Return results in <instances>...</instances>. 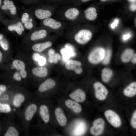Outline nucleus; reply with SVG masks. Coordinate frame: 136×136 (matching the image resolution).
I'll use <instances>...</instances> for the list:
<instances>
[{"instance_id":"nucleus-1","label":"nucleus","mask_w":136,"mask_h":136,"mask_svg":"<svg viewBox=\"0 0 136 136\" xmlns=\"http://www.w3.org/2000/svg\"><path fill=\"white\" fill-rule=\"evenodd\" d=\"M37 109V106L31 97L26 102L23 109L16 113L22 122L24 132L27 134L29 132L30 123Z\"/></svg>"},{"instance_id":"nucleus-2","label":"nucleus","mask_w":136,"mask_h":136,"mask_svg":"<svg viewBox=\"0 0 136 136\" xmlns=\"http://www.w3.org/2000/svg\"><path fill=\"white\" fill-rule=\"evenodd\" d=\"M106 50L103 47H98L94 48L89 52L87 60L91 64L96 65L102 62L104 59Z\"/></svg>"},{"instance_id":"nucleus-3","label":"nucleus","mask_w":136,"mask_h":136,"mask_svg":"<svg viewBox=\"0 0 136 136\" xmlns=\"http://www.w3.org/2000/svg\"><path fill=\"white\" fill-rule=\"evenodd\" d=\"M31 96H27L24 94L18 92L12 96L9 104L14 112L16 113L24 103L31 98Z\"/></svg>"},{"instance_id":"nucleus-4","label":"nucleus","mask_w":136,"mask_h":136,"mask_svg":"<svg viewBox=\"0 0 136 136\" xmlns=\"http://www.w3.org/2000/svg\"><path fill=\"white\" fill-rule=\"evenodd\" d=\"M92 37L90 31L86 29H82L78 31L74 36V39L77 43L80 45L85 44L89 42Z\"/></svg>"},{"instance_id":"nucleus-5","label":"nucleus","mask_w":136,"mask_h":136,"mask_svg":"<svg viewBox=\"0 0 136 136\" xmlns=\"http://www.w3.org/2000/svg\"><path fill=\"white\" fill-rule=\"evenodd\" d=\"M95 95L96 98L99 100H103L107 97L108 91L105 87L101 83L97 82L94 84Z\"/></svg>"},{"instance_id":"nucleus-6","label":"nucleus","mask_w":136,"mask_h":136,"mask_svg":"<svg viewBox=\"0 0 136 136\" xmlns=\"http://www.w3.org/2000/svg\"><path fill=\"white\" fill-rule=\"evenodd\" d=\"M105 115L109 123L115 127H119L121 124L120 119L118 115L112 110H109L105 112Z\"/></svg>"},{"instance_id":"nucleus-7","label":"nucleus","mask_w":136,"mask_h":136,"mask_svg":"<svg viewBox=\"0 0 136 136\" xmlns=\"http://www.w3.org/2000/svg\"><path fill=\"white\" fill-rule=\"evenodd\" d=\"M93 124L90 130L91 133L94 136H98L101 134L105 126L104 120L101 118H98L94 121Z\"/></svg>"},{"instance_id":"nucleus-8","label":"nucleus","mask_w":136,"mask_h":136,"mask_svg":"<svg viewBox=\"0 0 136 136\" xmlns=\"http://www.w3.org/2000/svg\"><path fill=\"white\" fill-rule=\"evenodd\" d=\"M82 63L79 61L75 60H68L65 64V67L68 70L74 71L78 75L81 74L83 70L82 67Z\"/></svg>"},{"instance_id":"nucleus-9","label":"nucleus","mask_w":136,"mask_h":136,"mask_svg":"<svg viewBox=\"0 0 136 136\" xmlns=\"http://www.w3.org/2000/svg\"><path fill=\"white\" fill-rule=\"evenodd\" d=\"M43 23L44 25L54 30L59 29L62 26L60 22L51 17L44 19Z\"/></svg>"},{"instance_id":"nucleus-10","label":"nucleus","mask_w":136,"mask_h":136,"mask_svg":"<svg viewBox=\"0 0 136 136\" xmlns=\"http://www.w3.org/2000/svg\"><path fill=\"white\" fill-rule=\"evenodd\" d=\"M55 81L51 78H48L45 80L39 86L38 90L41 92L47 91L53 88L55 86Z\"/></svg>"},{"instance_id":"nucleus-11","label":"nucleus","mask_w":136,"mask_h":136,"mask_svg":"<svg viewBox=\"0 0 136 136\" xmlns=\"http://www.w3.org/2000/svg\"><path fill=\"white\" fill-rule=\"evenodd\" d=\"M70 97L78 103H82L84 101L86 98L84 92L81 89H78L70 93Z\"/></svg>"},{"instance_id":"nucleus-12","label":"nucleus","mask_w":136,"mask_h":136,"mask_svg":"<svg viewBox=\"0 0 136 136\" xmlns=\"http://www.w3.org/2000/svg\"><path fill=\"white\" fill-rule=\"evenodd\" d=\"M39 115L42 120L46 124L48 123L50 120V115L48 108L45 104H42L39 107Z\"/></svg>"},{"instance_id":"nucleus-13","label":"nucleus","mask_w":136,"mask_h":136,"mask_svg":"<svg viewBox=\"0 0 136 136\" xmlns=\"http://www.w3.org/2000/svg\"><path fill=\"white\" fill-rule=\"evenodd\" d=\"M80 14L79 10L75 7H71L66 10L64 13V16L67 19L74 21L78 17Z\"/></svg>"},{"instance_id":"nucleus-14","label":"nucleus","mask_w":136,"mask_h":136,"mask_svg":"<svg viewBox=\"0 0 136 136\" xmlns=\"http://www.w3.org/2000/svg\"><path fill=\"white\" fill-rule=\"evenodd\" d=\"M55 114L57 122L61 126L66 125L67 120L62 109L59 108H56L55 110Z\"/></svg>"},{"instance_id":"nucleus-15","label":"nucleus","mask_w":136,"mask_h":136,"mask_svg":"<svg viewBox=\"0 0 136 136\" xmlns=\"http://www.w3.org/2000/svg\"><path fill=\"white\" fill-rule=\"evenodd\" d=\"M134 53L132 49L129 48L125 49L121 54L120 57L121 61L124 63H128L131 61Z\"/></svg>"},{"instance_id":"nucleus-16","label":"nucleus","mask_w":136,"mask_h":136,"mask_svg":"<svg viewBox=\"0 0 136 136\" xmlns=\"http://www.w3.org/2000/svg\"><path fill=\"white\" fill-rule=\"evenodd\" d=\"M20 132L19 128L13 122H11V124L7 128L4 134L5 136H18Z\"/></svg>"},{"instance_id":"nucleus-17","label":"nucleus","mask_w":136,"mask_h":136,"mask_svg":"<svg viewBox=\"0 0 136 136\" xmlns=\"http://www.w3.org/2000/svg\"><path fill=\"white\" fill-rule=\"evenodd\" d=\"M66 106L74 112L78 113L82 110L81 106L78 102L70 99L66 100L65 102Z\"/></svg>"},{"instance_id":"nucleus-18","label":"nucleus","mask_w":136,"mask_h":136,"mask_svg":"<svg viewBox=\"0 0 136 136\" xmlns=\"http://www.w3.org/2000/svg\"><path fill=\"white\" fill-rule=\"evenodd\" d=\"M124 95L128 97H132L136 94V82L131 83L127 86L123 91Z\"/></svg>"},{"instance_id":"nucleus-19","label":"nucleus","mask_w":136,"mask_h":136,"mask_svg":"<svg viewBox=\"0 0 136 136\" xmlns=\"http://www.w3.org/2000/svg\"><path fill=\"white\" fill-rule=\"evenodd\" d=\"M52 44V42L50 41L38 43L33 45L32 49L35 51L41 52L46 49L51 47Z\"/></svg>"},{"instance_id":"nucleus-20","label":"nucleus","mask_w":136,"mask_h":136,"mask_svg":"<svg viewBox=\"0 0 136 136\" xmlns=\"http://www.w3.org/2000/svg\"><path fill=\"white\" fill-rule=\"evenodd\" d=\"M35 14L36 17L40 20L44 19L50 17L52 15V13L50 11L42 9L36 10Z\"/></svg>"},{"instance_id":"nucleus-21","label":"nucleus","mask_w":136,"mask_h":136,"mask_svg":"<svg viewBox=\"0 0 136 136\" xmlns=\"http://www.w3.org/2000/svg\"><path fill=\"white\" fill-rule=\"evenodd\" d=\"M113 74V72L111 69L108 67L103 68L101 74L102 81L105 83L108 82L112 77Z\"/></svg>"},{"instance_id":"nucleus-22","label":"nucleus","mask_w":136,"mask_h":136,"mask_svg":"<svg viewBox=\"0 0 136 136\" xmlns=\"http://www.w3.org/2000/svg\"><path fill=\"white\" fill-rule=\"evenodd\" d=\"M32 73L34 76L40 78H44L47 75L48 70L45 67H36L32 70Z\"/></svg>"},{"instance_id":"nucleus-23","label":"nucleus","mask_w":136,"mask_h":136,"mask_svg":"<svg viewBox=\"0 0 136 136\" xmlns=\"http://www.w3.org/2000/svg\"><path fill=\"white\" fill-rule=\"evenodd\" d=\"M85 16L88 20L93 21L96 18L97 14L95 8L93 7H88L84 11Z\"/></svg>"},{"instance_id":"nucleus-24","label":"nucleus","mask_w":136,"mask_h":136,"mask_svg":"<svg viewBox=\"0 0 136 136\" xmlns=\"http://www.w3.org/2000/svg\"><path fill=\"white\" fill-rule=\"evenodd\" d=\"M4 5L1 6V9L4 10H9L12 15L15 14L16 12V8L12 1L9 0H4Z\"/></svg>"},{"instance_id":"nucleus-25","label":"nucleus","mask_w":136,"mask_h":136,"mask_svg":"<svg viewBox=\"0 0 136 136\" xmlns=\"http://www.w3.org/2000/svg\"><path fill=\"white\" fill-rule=\"evenodd\" d=\"M47 30L42 29L34 32L31 35L30 39L32 41H36L43 39L47 36Z\"/></svg>"},{"instance_id":"nucleus-26","label":"nucleus","mask_w":136,"mask_h":136,"mask_svg":"<svg viewBox=\"0 0 136 136\" xmlns=\"http://www.w3.org/2000/svg\"><path fill=\"white\" fill-rule=\"evenodd\" d=\"M8 29L10 31H15L19 35H21L24 30V28L21 22H19L16 23L9 26Z\"/></svg>"},{"instance_id":"nucleus-27","label":"nucleus","mask_w":136,"mask_h":136,"mask_svg":"<svg viewBox=\"0 0 136 136\" xmlns=\"http://www.w3.org/2000/svg\"><path fill=\"white\" fill-rule=\"evenodd\" d=\"M11 105L8 103H0V113H9L13 112Z\"/></svg>"},{"instance_id":"nucleus-28","label":"nucleus","mask_w":136,"mask_h":136,"mask_svg":"<svg viewBox=\"0 0 136 136\" xmlns=\"http://www.w3.org/2000/svg\"><path fill=\"white\" fill-rule=\"evenodd\" d=\"M0 46L5 51H7L9 48V45L7 40L1 34H0Z\"/></svg>"},{"instance_id":"nucleus-29","label":"nucleus","mask_w":136,"mask_h":136,"mask_svg":"<svg viewBox=\"0 0 136 136\" xmlns=\"http://www.w3.org/2000/svg\"><path fill=\"white\" fill-rule=\"evenodd\" d=\"M12 64L15 68L17 70H21L25 69V64L21 60H15L13 61Z\"/></svg>"},{"instance_id":"nucleus-30","label":"nucleus","mask_w":136,"mask_h":136,"mask_svg":"<svg viewBox=\"0 0 136 136\" xmlns=\"http://www.w3.org/2000/svg\"><path fill=\"white\" fill-rule=\"evenodd\" d=\"M112 54L111 50L108 49L106 50L105 56L102 61L104 64L106 65L109 63L111 60Z\"/></svg>"},{"instance_id":"nucleus-31","label":"nucleus","mask_w":136,"mask_h":136,"mask_svg":"<svg viewBox=\"0 0 136 136\" xmlns=\"http://www.w3.org/2000/svg\"><path fill=\"white\" fill-rule=\"evenodd\" d=\"M132 126L134 128H136V111H134L133 114L131 121Z\"/></svg>"},{"instance_id":"nucleus-32","label":"nucleus","mask_w":136,"mask_h":136,"mask_svg":"<svg viewBox=\"0 0 136 136\" xmlns=\"http://www.w3.org/2000/svg\"><path fill=\"white\" fill-rule=\"evenodd\" d=\"M29 15L27 13H23L21 18V20L23 23H25L28 22L29 20Z\"/></svg>"},{"instance_id":"nucleus-33","label":"nucleus","mask_w":136,"mask_h":136,"mask_svg":"<svg viewBox=\"0 0 136 136\" xmlns=\"http://www.w3.org/2000/svg\"><path fill=\"white\" fill-rule=\"evenodd\" d=\"M32 18L29 19V21L26 23L24 24L25 27L27 29H30L33 26V24L32 23Z\"/></svg>"},{"instance_id":"nucleus-34","label":"nucleus","mask_w":136,"mask_h":136,"mask_svg":"<svg viewBox=\"0 0 136 136\" xmlns=\"http://www.w3.org/2000/svg\"><path fill=\"white\" fill-rule=\"evenodd\" d=\"M7 87L6 86L3 84H0V95H1L7 91Z\"/></svg>"},{"instance_id":"nucleus-35","label":"nucleus","mask_w":136,"mask_h":136,"mask_svg":"<svg viewBox=\"0 0 136 136\" xmlns=\"http://www.w3.org/2000/svg\"><path fill=\"white\" fill-rule=\"evenodd\" d=\"M14 79L18 81H20L21 80V76L20 74L18 72L15 73L13 75Z\"/></svg>"},{"instance_id":"nucleus-36","label":"nucleus","mask_w":136,"mask_h":136,"mask_svg":"<svg viewBox=\"0 0 136 136\" xmlns=\"http://www.w3.org/2000/svg\"><path fill=\"white\" fill-rule=\"evenodd\" d=\"M39 64L40 65L42 66L44 65L46 62V59L44 57L42 56H40L38 60Z\"/></svg>"},{"instance_id":"nucleus-37","label":"nucleus","mask_w":136,"mask_h":136,"mask_svg":"<svg viewBox=\"0 0 136 136\" xmlns=\"http://www.w3.org/2000/svg\"><path fill=\"white\" fill-rule=\"evenodd\" d=\"M20 74L21 76L23 78H25L27 77V73L25 69L20 70Z\"/></svg>"},{"instance_id":"nucleus-38","label":"nucleus","mask_w":136,"mask_h":136,"mask_svg":"<svg viewBox=\"0 0 136 136\" xmlns=\"http://www.w3.org/2000/svg\"><path fill=\"white\" fill-rule=\"evenodd\" d=\"M40 56L38 54L36 53H35L33 54L32 58L34 60L38 61Z\"/></svg>"},{"instance_id":"nucleus-39","label":"nucleus","mask_w":136,"mask_h":136,"mask_svg":"<svg viewBox=\"0 0 136 136\" xmlns=\"http://www.w3.org/2000/svg\"><path fill=\"white\" fill-rule=\"evenodd\" d=\"M119 21L118 19H115L114 21L111 25V27L113 28H114L116 26H117L118 23Z\"/></svg>"},{"instance_id":"nucleus-40","label":"nucleus","mask_w":136,"mask_h":136,"mask_svg":"<svg viewBox=\"0 0 136 136\" xmlns=\"http://www.w3.org/2000/svg\"><path fill=\"white\" fill-rule=\"evenodd\" d=\"M131 61L132 63L133 64H135L136 63V54L135 53L132 57Z\"/></svg>"},{"instance_id":"nucleus-41","label":"nucleus","mask_w":136,"mask_h":136,"mask_svg":"<svg viewBox=\"0 0 136 136\" xmlns=\"http://www.w3.org/2000/svg\"><path fill=\"white\" fill-rule=\"evenodd\" d=\"M130 9L131 11H134L136 10V4L135 3L131 4L130 7Z\"/></svg>"},{"instance_id":"nucleus-42","label":"nucleus","mask_w":136,"mask_h":136,"mask_svg":"<svg viewBox=\"0 0 136 136\" xmlns=\"http://www.w3.org/2000/svg\"><path fill=\"white\" fill-rule=\"evenodd\" d=\"M130 35L129 34L125 35L123 36V39L124 40H126L130 38Z\"/></svg>"},{"instance_id":"nucleus-43","label":"nucleus","mask_w":136,"mask_h":136,"mask_svg":"<svg viewBox=\"0 0 136 136\" xmlns=\"http://www.w3.org/2000/svg\"><path fill=\"white\" fill-rule=\"evenodd\" d=\"M3 54L0 50V65L2 62L3 58Z\"/></svg>"},{"instance_id":"nucleus-44","label":"nucleus","mask_w":136,"mask_h":136,"mask_svg":"<svg viewBox=\"0 0 136 136\" xmlns=\"http://www.w3.org/2000/svg\"><path fill=\"white\" fill-rule=\"evenodd\" d=\"M91 0H81L83 2H86Z\"/></svg>"},{"instance_id":"nucleus-45","label":"nucleus","mask_w":136,"mask_h":136,"mask_svg":"<svg viewBox=\"0 0 136 136\" xmlns=\"http://www.w3.org/2000/svg\"><path fill=\"white\" fill-rule=\"evenodd\" d=\"M129 1L132 2H135L136 0H128Z\"/></svg>"},{"instance_id":"nucleus-46","label":"nucleus","mask_w":136,"mask_h":136,"mask_svg":"<svg viewBox=\"0 0 136 136\" xmlns=\"http://www.w3.org/2000/svg\"><path fill=\"white\" fill-rule=\"evenodd\" d=\"M102 2H105L107 0H100Z\"/></svg>"},{"instance_id":"nucleus-47","label":"nucleus","mask_w":136,"mask_h":136,"mask_svg":"<svg viewBox=\"0 0 136 136\" xmlns=\"http://www.w3.org/2000/svg\"><path fill=\"white\" fill-rule=\"evenodd\" d=\"M1 0H0V7L1 5Z\"/></svg>"},{"instance_id":"nucleus-48","label":"nucleus","mask_w":136,"mask_h":136,"mask_svg":"<svg viewBox=\"0 0 136 136\" xmlns=\"http://www.w3.org/2000/svg\"><path fill=\"white\" fill-rule=\"evenodd\" d=\"M1 103V101L0 100V103Z\"/></svg>"},{"instance_id":"nucleus-49","label":"nucleus","mask_w":136,"mask_h":136,"mask_svg":"<svg viewBox=\"0 0 136 136\" xmlns=\"http://www.w3.org/2000/svg\"></svg>"},{"instance_id":"nucleus-50","label":"nucleus","mask_w":136,"mask_h":136,"mask_svg":"<svg viewBox=\"0 0 136 136\" xmlns=\"http://www.w3.org/2000/svg\"><path fill=\"white\" fill-rule=\"evenodd\" d=\"M1 96V95H0V96Z\"/></svg>"}]
</instances>
